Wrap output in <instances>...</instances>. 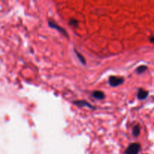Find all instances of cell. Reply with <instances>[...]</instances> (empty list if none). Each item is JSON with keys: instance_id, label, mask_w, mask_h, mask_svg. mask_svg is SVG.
<instances>
[{"instance_id": "obj_1", "label": "cell", "mask_w": 154, "mask_h": 154, "mask_svg": "<svg viewBox=\"0 0 154 154\" xmlns=\"http://www.w3.org/2000/svg\"><path fill=\"white\" fill-rule=\"evenodd\" d=\"M141 150V145L138 143L131 144L125 151V154H138Z\"/></svg>"}, {"instance_id": "obj_2", "label": "cell", "mask_w": 154, "mask_h": 154, "mask_svg": "<svg viewBox=\"0 0 154 154\" xmlns=\"http://www.w3.org/2000/svg\"><path fill=\"white\" fill-rule=\"evenodd\" d=\"M124 82V78L118 76H111L108 80V83L111 87H117Z\"/></svg>"}, {"instance_id": "obj_3", "label": "cell", "mask_w": 154, "mask_h": 154, "mask_svg": "<svg viewBox=\"0 0 154 154\" xmlns=\"http://www.w3.org/2000/svg\"><path fill=\"white\" fill-rule=\"evenodd\" d=\"M48 25H49V26L51 27V28L57 29V31L60 32V33H62V34H63V35L66 36V37H67L68 36V34L66 32V30H65L63 28H62L61 26H59L55 21L51 20H48Z\"/></svg>"}, {"instance_id": "obj_4", "label": "cell", "mask_w": 154, "mask_h": 154, "mask_svg": "<svg viewBox=\"0 0 154 154\" xmlns=\"http://www.w3.org/2000/svg\"><path fill=\"white\" fill-rule=\"evenodd\" d=\"M74 105H77V106H79L83 108V107H88V108H91V109H95L93 105H91L90 104H89L87 101H84V100H78V101H75L73 102Z\"/></svg>"}, {"instance_id": "obj_5", "label": "cell", "mask_w": 154, "mask_h": 154, "mask_svg": "<svg viewBox=\"0 0 154 154\" xmlns=\"http://www.w3.org/2000/svg\"><path fill=\"white\" fill-rule=\"evenodd\" d=\"M149 93L147 91H146L144 89H141L140 88L138 91V99H140V100H144V99H147V96H148Z\"/></svg>"}, {"instance_id": "obj_6", "label": "cell", "mask_w": 154, "mask_h": 154, "mask_svg": "<svg viewBox=\"0 0 154 154\" xmlns=\"http://www.w3.org/2000/svg\"><path fill=\"white\" fill-rule=\"evenodd\" d=\"M93 98L96 99H103L105 98V94H104L103 92L102 91H94L92 94Z\"/></svg>"}, {"instance_id": "obj_7", "label": "cell", "mask_w": 154, "mask_h": 154, "mask_svg": "<svg viewBox=\"0 0 154 154\" xmlns=\"http://www.w3.org/2000/svg\"><path fill=\"white\" fill-rule=\"evenodd\" d=\"M132 133H133L134 136L137 137L140 134V126H138V125H137V126H134L133 129H132Z\"/></svg>"}, {"instance_id": "obj_8", "label": "cell", "mask_w": 154, "mask_h": 154, "mask_svg": "<svg viewBox=\"0 0 154 154\" xmlns=\"http://www.w3.org/2000/svg\"><path fill=\"white\" fill-rule=\"evenodd\" d=\"M75 54H76L77 57L79 59V60L81 62V63H82V64L85 65L86 64V61H85V59H84V57H83V56H81V54H80L79 52H78L76 50H75Z\"/></svg>"}, {"instance_id": "obj_9", "label": "cell", "mask_w": 154, "mask_h": 154, "mask_svg": "<svg viewBox=\"0 0 154 154\" xmlns=\"http://www.w3.org/2000/svg\"><path fill=\"white\" fill-rule=\"evenodd\" d=\"M147 69V67L146 66H141L136 69V72L138 74H141L143 73V72H145Z\"/></svg>"}, {"instance_id": "obj_10", "label": "cell", "mask_w": 154, "mask_h": 154, "mask_svg": "<svg viewBox=\"0 0 154 154\" xmlns=\"http://www.w3.org/2000/svg\"><path fill=\"white\" fill-rule=\"evenodd\" d=\"M78 21L76 20L75 19H71L70 21H69V24L72 26H73L75 27H78Z\"/></svg>"}, {"instance_id": "obj_11", "label": "cell", "mask_w": 154, "mask_h": 154, "mask_svg": "<svg viewBox=\"0 0 154 154\" xmlns=\"http://www.w3.org/2000/svg\"><path fill=\"white\" fill-rule=\"evenodd\" d=\"M150 41L152 42V43L154 44V36H152V37L150 38Z\"/></svg>"}]
</instances>
